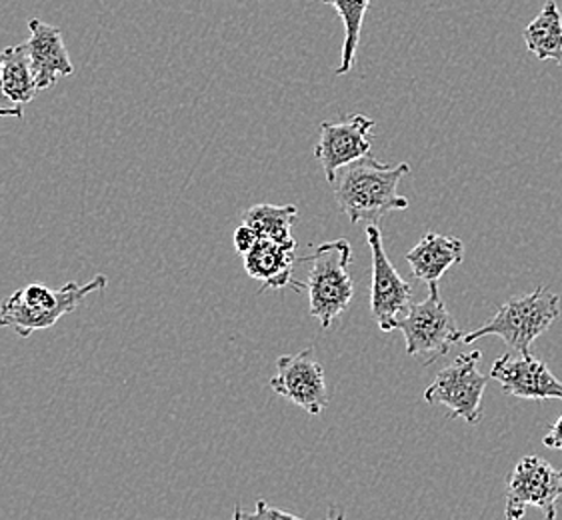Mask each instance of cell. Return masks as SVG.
<instances>
[{"mask_svg": "<svg viewBox=\"0 0 562 520\" xmlns=\"http://www.w3.org/2000/svg\"><path fill=\"white\" fill-rule=\"evenodd\" d=\"M525 45L540 63L562 65V14L554 0H547L539 16L522 33Z\"/></svg>", "mask_w": 562, "mask_h": 520, "instance_id": "15", "label": "cell"}, {"mask_svg": "<svg viewBox=\"0 0 562 520\" xmlns=\"http://www.w3.org/2000/svg\"><path fill=\"white\" fill-rule=\"evenodd\" d=\"M29 33L31 36L26 41V48H29L36 87L38 91H46L57 84L58 77H70L75 72V67L68 57L60 29L43 23L38 19H31Z\"/></svg>", "mask_w": 562, "mask_h": 520, "instance_id": "12", "label": "cell"}, {"mask_svg": "<svg viewBox=\"0 0 562 520\" xmlns=\"http://www.w3.org/2000/svg\"><path fill=\"white\" fill-rule=\"evenodd\" d=\"M326 520H347V517H345V510L338 509V507H330V510H328V519Z\"/></svg>", "mask_w": 562, "mask_h": 520, "instance_id": "23", "label": "cell"}, {"mask_svg": "<svg viewBox=\"0 0 562 520\" xmlns=\"http://www.w3.org/2000/svg\"><path fill=\"white\" fill-rule=\"evenodd\" d=\"M562 497V471L549 461L529 454L518 461L506 485V520H522L529 507L542 510L544 520H557Z\"/></svg>", "mask_w": 562, "mask_h": 520, "instance_id": "7", "label": "cell"}, {"mask_svg": "<svg viewBox=\"0 0 562 520\" xmlns=\"http://www.w3.org/2000/svg\"><path fill=\"white\" fill-rule=\"evenodd\" d=\"M481 351L459 354L457 361L442 369L425 391V403L449 410L450 419H464L479 425L483 419V396L488 378L479 371Z\"/></svg>", "mask_w": 562, "mask_h": 520, "instance_id": "6", "label": "cell"}, {"mask_svg": "<svg viewBox=\"0 0 562 520\" xmlns=\"http://www.w3.org/2000/svg\"><path fill=\"white\" fill-rule=\"evenodd\" d=\"M464 245L461 238L428 233L420 238L415 249L406 252V262L413 269V276L427 283H440L450 267L461 264Z\"/></svg>", "mask_w": 562, "mask_h": 520, "instance_id": "14", "label": "cell"}, {"mask_svg": "<svg viewBox=\"0 0 562 520\" xmlns=\"http://www.w3.org/2000/svg\"><path fill=\"white\" fill-rule=\"evenodd\" d=\"M304 260H311V272L306 281L311 301L308 313L321 323V327L328 328L349 308L355 296L349 274L352 247L347 238L328 240L316 247L313 257Z\"/></svg>", "mask_w": 562, "mask_h": 520, "instance_id": "4", "label": "cell"}, {"mask_svg": "<svg viewBox=\"0 0 562 520\" xmlns=\"http://www.w3.org/2000/svg\"><path fill=\"white\" fill-rule=\"evenodd\" d=\"M408 172V162L391 167L369 155L338 170L335 199L352 225H379L384 215L408 208V199L398 193V182Z\"/></svg>", "mask_w": 562, "mask_h": 520, "instance_id": "1", "label": "cell"}, {"mask_svg": "<svg viewBox=\"0 0 562 520\" xmlns=\"http://www.w3.org/2000/svg\"><path fill=\"white\" fill-rule=\"evenodd\" d=\"M396 330L405 335L406 354L418 359L423 366L447 357L462 340L461 328L442 301L439 283H428L427 301L411 305L405 317L396 323Z\"/></svg>", "mask_w": 562, "mask_h": 520, "instance_id": "5", "label": "cell"}, {"mask_svg": "<svg viewBox=\"0 0 562 520\" xmlns=\"http://www.w3.org/2000/svg\"><path fill=\"white\" fill-rule=\"evenodd\" d=\"M372 131L374 121L364 114H350L349 118L321 125L315 157L321 160L326 181L333 184L338 170L371 155Z\"/></svg>", "mask_w": 562, "mask_h": 520, "instance_id": "10", "label": "cell"}, {"mask_svg": "<svg viewBox=\"0 0 562 520\" xmlns=\"http://www.w3.org/2000/svg\"><path fill=\"white\" fill-rule=\"evenodd\" d=\"M233 520H304L301 517H296V515H291V512H286V510L274 509V507H270L267 500H262L259 498L257 500V509L255 512H247V510H243L240 505L235 507V512H233Z\"/></svg>", "mask_w": 562, "mask_h": 520, "instance_id": "19", "label": "cell"}, {"mask_svg": "<svg viewBox=\"0 0 562 520\" xmlns=\"http://www.w3.org/2000/svg\"><path fill=\"white\" fill-rule=\"evenodd\" d=\"M270 388L311 417H318L328 407L325 369L316 361L313 347L281 357L277 361V374L270 378Z\"/></svg>", "mask_w": 562, "mask_h": 520, "instance_id": "9", "label": "cell"}, {"mask_svg": "<svg viewBox=\"0 0 562 520\" xmlns=\"http://www.w3.org/2000/svg\"><path fill=\"white\" fill-rule=\"evenodd\" d=\"M367 242L372 257L371 315L383 332H393L413 305V289L386 257L379 225L367 227Z\"/></svg>", "mask_w": 562, "mask_h": 520, "instance_id": "8", "label": "cell"}, {"mask_svg": "<svg viewBox=\"0 0 562 520\" xmlns=\"http://www.w3.org/2000/svg\"><path fill=\"white\" fill-rule=\"evenodd\" d=\"M491 378L503 386L506 395L522 400H562V381H559L547 362L535 357L506 352L493 362Z\"/></svg>", "mask_w": 562, "mask_h": 520, "instance_id": "11", "label": "cell"}, {"mask_svg": "<svg viewBox=\"0 0 562 520\" xmlns=\"http://www.w3.org/2000/svg\"><path fill=\"white\" fill-rule=\"evenodd\" d=\"M294 252H296V240L291 242H277L269 238H260L259 242L247 252L245 259V271L250 279L262 284V291H279L289 284L303 289V283H294L293 269Z\"/></svg>", "mask_w": 562, "mask_h": 520, "instance_id": "13", "label": "cell"}, {"mask_svg": "<svg viewBox=\"0 0 562 520\" xmlns=\"http://www.w3.org/2000/svg\"><path fill=\"white\" fill-rule=\"evenodd\" d=\"M328 7L337 11L342 26H345V43H342V60L337 68L338 77L349 75L355 65V57L359 50L360 31L364 23V14L371 7V0H323Z\"/></svg>", "mask_w": 562, "mask_h": 520, "instance_id": "18", "label": "cell"}, {"mask_svg": "<svg viewBox=\"0 0 562 520\" xmlns=\"http://www.w3.org/2000/svg\"><path fill=\"white\" fill-rule=\"evenodd\" d=\"M542 444H544L547 449H552V451H562V415L557 419V422L552 425L551 429L547 430V434H544V439H542Z\"/></svg>", "mask_w": 562, "mask_h": 520, "instance_id": "22", "label": "cell"}, {"mask_svg": "<svg viewBox=\"0 0 562 520\" xmlns=\"http://www.w3.org/2000/svg\"><path fill=\"white\" fill-rule=\"evenodd\" d=\"M260 237L255 233V228L248 227V225H240V227L235 230V237H233V242H235V249H237L238 255L240 257H245L247 252L252 250V247L259 242Z\"/></svg>", "mask_w": 562, "mask_h": 520, "instance_id": "20", "label": "cell"}, {"mask_svg": "<svg viewBox=\"0 0 562 520\" xmlns=\"http://www.w3.org/2000/svg\"><path fill=\"white\" fill-rule=\"evenodd\" d=\"M0 55H2V82H4V91L9 94V99L21 106L33 102L38 87L34 79L26 43L9 46Z\"/></svg>", "mask_w": 562, "mask_h": 520, "instance_id": "16", "label": "cell"}, {"mask_svg": "<svg viewBox=\"0 0 562 520\" xmlns=\"http://www.w3.org/2000/svg\"><path fill=\"white\" fill-rule=\"evenodd\" d=\"M299 216V208L294 204H257L250 206L243 215V223L250 228H255V233L260 238H269L277 242H291L294 240L291 235L294 221Z\"/></svg>", "mask_w": 562, "mask_h": 520, "instance_id": "17", "label": "cell"}, {"mask_svg": "<svg viewBox=\"0 0 562 520\" xmlns=\"http://www.w3.org/2000/svg\"><path fill=\"white\" fill-rule=\"evenodd\" d=\"M561 317V296L539 286L532 293L515 296L496 310L486 325L464 335L462 342L473 344L484 337H498L506 342L508 351L522 357L530 354V344L542 337L554 320Z\"/></svg>", "mask_w": 562, "mask_h": 520, "instance_id": "3", "label": "cell"}, {"mask_svg": "<svg viewBox=\"0 0 562 520\" xmlns=\"http://www.w3.org/2000/svg\"><path fill=\"white\" fill-rule=\"evenodd\" d=\"M0 116H16V118H23L24 116V106L12 102L7 91H4V82H2V55H0Z\"/></svg>", "mask_w": 562, "mask_h": 520, "instance_id": "21", "label": "cell"}, {"mask_svg": "<svg viewBox=\"0 0 562 520\" xmlns=\"http://www.w3.org/2000/svg\"><path fill=\"white\" fill-rule=\"evenodd\" d=\"M109 286V276L97 274L90 283H67L60 289H48L45 284H26L4 298L0 305V327H11L19 337L29 339L36 330L55 327L80 303L97 291Z\"/></svg>", "mask_w": 562, "mask_h": 520, "instance_id": "2", "label": "cell"}]
</instances>
